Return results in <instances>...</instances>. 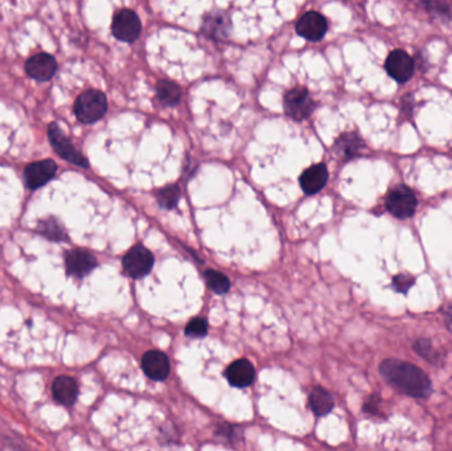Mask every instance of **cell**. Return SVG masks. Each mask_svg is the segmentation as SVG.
Here are the masks:
<instances>
[{"label": "cell", "mask_w": 452, "mask_h": 451, "mask_svg": "<svg viewBox=\"0 0 452 451\" xmlns=\"http://www.w3.org/2000/svg\"><path fill=\"white\" fill-rule=\"evenodd\" d=\"M57 173V164L52 159L42 160L30 163L26 167L24 176L27 187L37 189L45 186Z\"/></svg>", "instance_id": "30bf717a"}, {"label": "cell", "mask_w": 452, "mask_h": 451, "mask_svg": "<svg viewBox=\"0 0 452 451\" xmlns=\"http://www.w3.org/2000/svg\"><path fill=\"white\" fill-rule=\"evenodd\" d=\"M385 206L394 218L406 220L414 216L418 206V199L413 189L406 186H399L389 192L385 200Z\"/></svg>", "instance_id": "3957f363"}, {"label": "cell", "mask_w": 452, "mask_h": 451, "mask_svg": "<svg viewBox=\"0 0 452 451\" xmlns=\"http://www.w3.org/2000/svg\"><path fill=\"white\" fill-rule=\"evenodd\" d=\"M446 324H447L449 330H450V331L452 333V314L451 315H449V317H447V319H446Z\"/></svg>", "instance_id": "f1b7e54d"}, {"label": "cell", "mask_w": 452, "mask_h": 451, "mask_svg": "<svg viewBox=\"0 0 452 451\" xmlns=\"http://www.w3.org/2000/svg\"><path fill=\"white\" fill-rule=\"evenodd\" d=\"M40 233L46 236L49 240H53V241H60V240L65 238L64 229L60 227L57 221L53 220V218L40 222Z\"/></svg>", "instance_id": "cb8c5ba5"}, {"label": "cell", "mask_w": 452, "mask_h": 451, "mask_svg": "<svg viewBox=\"0 0 452 451\" xmlns=\"http://www.w3.org/2000/svg\"><path fill=\"white\" fill-rule=\"evenodd\" d=\"M142 369L148 378L161 381L168 378L171 366L165 353L161 351H148L142 357Z\"/></svg>", "instance_id": "4fadbf2b"}, {"label": "cell", "mask_w": 452, "mask_h": 451, "mask_svg": "<svg viewBox=\"0 0 452 451\" xmlns=\"http://www.w3.org/2000/svg\"><path fill=\"white\" fill-rule=\"evenodd\" d=\"M414 351L428 363L440 364L443 360L442 353L435 349L430 339H424V337L418 339L414 343Z\"/></svg>", "instance_id": "44dd1931"}, {"label": "cell", "mask_w": 452, "mask_h": 451, "mask_svg": "<svg viewBox=\"0 0 452 451\" xmlns=\"http://www.w3.org/2000/svg\"><path fill=\"white\" fill-rule=\"evenodd\" d=\"M107 112L106 96L100 90L84 91L74 103V113L80 122L94 123Z\"/></svg>", "instance_id": "7a4b0ae2"}, {"label": "cell", "mask_w": 452, "mask_h": 451, "mask_svg": "<svg viewBox=\"0 0 452 451\" xmlns=\"http://www.w3.org/2000/svg\"><path fill=\"white\" fill-rule=\"evenodd\" d=\"M415 283V278L414 276H408V274H398L393 278L392 286L394 290L397 292H402V294H408L410 288Z\"/></svg>", "instance_id": "484cf974"}, {"label": "cell", "mask_w": 452, "mask_h": 451, "mask_svg": "<svg viewBox=\"0 0 452 451\" xmlns=\"http://www.w3.org/2000/svg\"><path fill=\"white\" fill-rule=\"evenodd\" d=\"M364 147L363 139L357 134L347 132V134H343L338 136L334 150L338 157H341L344 159H352V158L360 155V152L364 150Z\"/></svg>", "instance_id": "ac0fdd59"}, {"label": "cell", "mask_w": 452, "mask_h": 451, "mask_svg": "<svg viewBox=\"0 0 452 451\" xmlns=\"http://www.w3.org/2000/svg\"><path fill=\"white\" fill-rule=\"evenodd\" d=\"M180 188L177 186H168L156 192V200L164 209H174L180 200Z\"/></svg>", "instance_id": "603a6c76"}, {"label": "cell", "mask_w": 452, "mask_h": 451, "mask_svg": "<svg viewBox=\"0 0 452 451\" xmlns=\"http://www.w3.org/2000/svg\"><path fill=\"white\" fill-rule=\"evenodd\" d=\"M379 405H381V397L379 394H372L368 397V400L365 401L363 410L368 414H379Z\"/></svg>", "instance_id": "4316f807"}, {"label": "cell", "mask_w": 452, "mask_h": 451, "mask_svg": "<svg viewBox=\"0 0 452 451\" xmlns=\"http://www.w3.org/2000/svg\"><path fill=\"white\" fill-rule=\"evenodd\" d=\"M328 182V170L324 163L315 164L300 176V187L307 195H315L325 187Z\"/></svg>", "instance_id": "2e32d148"}, {"label": "cell", "mask_w": 452, "mask_h": 451, "mask_svg": "<svg viewBox=\"0 0 452 451\" xmlns=\"http://www.w3.org/2000/svg\"><path fill=\"white\" fill-rule=\"evenodd\" d=\"M48 136L51 145L55 147V151L59 154L62 159L68 160L78 167L88 168L89 161L77 148L72 145V142L65 136L61 131L57 123H51L48 127Z\"/></svg>", "instance_id": "277c9868"}, {"label": "cell", "mask_w": 452, "mask_h": 451, "mask_svg": "<svg viewBox=\"0 0 452 451\" xmlns=\"http://www.w3.org/2000/svg\"><path fill=\"white\" fill-rule=\"evenodd\" d=\"M205 281L208 288L216 294H225L230 289V281L226 276L222 273L216 272V270H206L205 272Z\"/></svg>", "instance_id": "7402d4cb"}, {"label": "cell", "mask_w": 452, "mask_h": 451, "mask_svg": "<svg viewBox=\"0 0 452 451\" xmlns=\"http://www.w3.org/2000/svg\"><path fill=\"white\" fill-rule=\"evenodd\" d=\"M68 274L74 276H85L97 267L96 257L82 249L71 250L65 257Z\"/></svg>", "instance_id": "7c38bea8"}, {"label": "cell", "mask_w": 452, "mask_h": 451, "mask_svg": "<svg viewBox=\"0 0 452 451\" xmlns=\"http://www.w3.org/2000/svg\"><path fill=\"white\" fill-rule=\"evenodd\" d=\"M225 376L228 378L229 384L235 388H246L253 384L255 378V369L250 362L241 359L229 365L225 372Z\"/></svg>", "instance_id": "9a60e30c"}, {"label": "cell", "mask_w": 452, "mask_h": 451, "mask_svg": "<svg viewBox=\"0 0 452 451\" xmlns=\"http://www.w3.org/2000/svg\"><path fill=\"white\" fill-rule=\"evenodd\" d=\"M284 110L295 121H303L315 110V102L306 87H295L284 96Z\"/></svg>", "instance_id": "8992f818"}, {"label": "cell", "mask_w": 452, "mask_h": 451, "mask_svg": "<svg viewBox=\"0 0 452 451\" xmlns=\"http://www.w3.org/2000/svg\"><path fill=\"white\" fill-rule=\"evenodd\" d=\"M309 407L316 416H327L335 407L332 394L321 387H315L308 397Z\"/></svg>", "instance_id": "d6986e66"}, {"label": "cell", "mask_w": 452, "mask_h": 451, "mask_svg": "<svg viewBox=\"0 0 452 451\" xmlns=\"http://www.w3.org/2000/svg\"><path fill=\"white\" fill-rule=\"evenodd\" d=\"M385 69L388 74L399 84H405L413 77L415 64L411 56L402 49H395L385 61Z\"/></svg>", "instance_id": "ba28073f"}, {"label": "cell", "mask_w": 452, "mask_h": 451, "mask_svg": "<svg viewBox=\"0 0 452 451\" xmlns=\"http://www.w3.org/2000/svg\"><path fill=\"white\" fill-rule=\"evenodd\" d=\"M208 334V321L203 318L190 320L186 327V335L190 337H203Z\"/></svg>", "instance_id": "d4e9b609"}, {"label": "cell", "mask_w": 452, "mask_h": 451, "mask_svg": "<svg viewBox=\"0 0 452 451\" xmlns=\"http://www.w3.org/2000/svg\"><path fill=\"white\" fill-rule=\"evenodd\" d=\"M111 30L118 40L132 43L141 36L142 23L139 16L132 10H122L114 16Z\"/></svg>", "instance_id": "52a82bcc"}, {"label": "cell", "mask_w": 452, "mask_h": 451, "mask_svg": "<svg viewBox=\"0 0 452 451\" xmlns=\"http://www.w3.org/2000/svg\"><path fill=\"white\" fill-rule=\"evenodd\" d=\"M52 393L56 401L65 407H72L77 396H78V385L75 380L69 376H60L53 381Z\"/></svg>", "instance_id": "e0dca14e"}, {"label": "cell", "mask_w": 452, "mask_h": 451, "mask_svg": "<svg viewBox=\"0 0 452 451\" xmlns=\"http://www.w3.org/2000/svg\"><path fill=\"white\" fill-rule=\"evenodd\" d=\"M156 94H158L159 101L164 106H175L181 100V89H180V87L175 82L167 81V80H163V81L158 82Z\"/></svg>", "instance_id": "ffe728a7"}, {"label": "cell", "mask_w": 452, "mask_h": 451, "mask_svg": "<svg viewBox=\"0 0 452 451\" xmlns=\"http://www.w3.org/2000/svg\"><path fill=\"white\" fill-rule=\"evenodd\" d=\"M424 6L428 7V10H430L431 12L439 15L440 17H443V16L450 17V15H451L450 14L449 7H447L444 3H435V1H433V3H426Z\"/></svg>", "instance_id": "83f0119b"}, {"label": "cell", "mask_w": 452, "mask_h": 451, "mask_svg": "<svg viewBox=\"0 0 452 451\" xmlns=\"http://www.w3.org/2000/svg\"><path fill=\"white\" fill-rule=\"evenodd\" d=\"M230 17L224 11H213L204 17L203 30L213 40H225L230 35Z\"/></svg>", "instance_id": "5bb4252c"}, {"label": "cell", "mask_w": 452, "mask_h": 451, "mask_svg": "<svg viewBox=\"0 0 452 451\" xmlns=\"http://www.w3.org/2000/svg\"><path fill=\"white\" fill-rule=\"evenodd\" d=\"M26 71L33 80L49 81L57 72V62L48 53H37L27 61Z\"/></svg>", "instance_id": "8fae6325"}, {"label": "cell", "mask_w": 452, "mask_h": 451, "mask_svg": "<svg viewBox=\"0 0 452 451\" xmlns=\"http://www.w3.org/2000/svg\"><path fill=\"white\" fill-rule=\"evenodd\" d=\"M328 29V23L325 17L319 12L309 11L303 15L296 23V32L309 42L321 40Z\"/></svg>", "instance_id": "9c48e42d"}, {"label": "cell", "mask_w": 452, "mask_h": 451, "mask_svg": "<svg viewBox=\"0 0 452 451\" xmlns=\"http://www.w3.org/2000/svg\"><path fill=\"white\" fill-rule=\"evenodd\" d=\"M379 373L398 392L414 398H427L433 393V382L428 376L414 364L385 359L379 364Z\"/></svg>", "instance_id": "6da1fadb"}, {"label": "cell", "mask_w": 452, "mask_h": 451, "mask_svg": "<svg viewBox=\"0 0 452 451\" xmlns=\"http://www.w3.org/2000/svg\"><path fill=\"white\" fill-rule=\"evenodd\" d=\"M154 261V256L148 249L136 245L126 253L122 263L126 274L138 279L146 276L152 270Z\"/></svg>", "instance_id": "5b68a950"}]
</instances>
